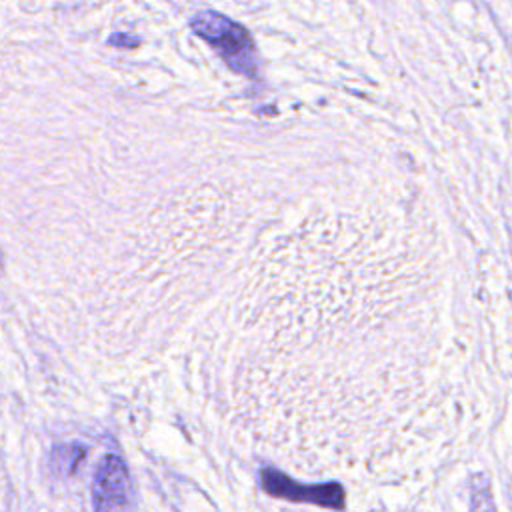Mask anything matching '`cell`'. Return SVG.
I'll return each instance as SVG.
<instances>
[{"label": "cell", "instance_id": "7a4b0ae2", "mask_svg": "<svg viewBox=\"0 0 512 512\" xmlns=\"http://www.w3.org/2000/svg\"><path fill=\"white\" fill-rule=\"evenodd\" d=\"M130 476L118 456H104L92 482V504L96 510H118L130 506Z\"/></svg>", "mask_w": 512, "mask_h": 512}, {"label": "cell", "instance_id": "6da1fadb", "mask_svg": "<svg viewBox=\"0 0 512 512\" xmlns=\"http://www.w3.org/2000/svg\"><path fill=\"white\" fill-rule=\"evenodd\" d=\"M190 28L196 36L208 42L234 72L250 78L256 76L254 40L242 24L220 12L204 10L190 20Z\"/></svg>", "mask_w": 512, "mask_h": 512}, {"label": "cell", "instance_id": "3957f363", "mask_svg": "<svg viewBox=\"0 0 512 512\" xmlns=\"http://www.w3.org/2000/svg\"><path fill=\"white\" fill-rule=\"evenodd\" d=\"M262 484L270 494L290 498V500H306L322 506L342 508L344 506V492L336 484L328 486H296L286 476L276 470H264Z\"/></svg>", "mask_w": 512, "mask_h": 512}]
</instances>
